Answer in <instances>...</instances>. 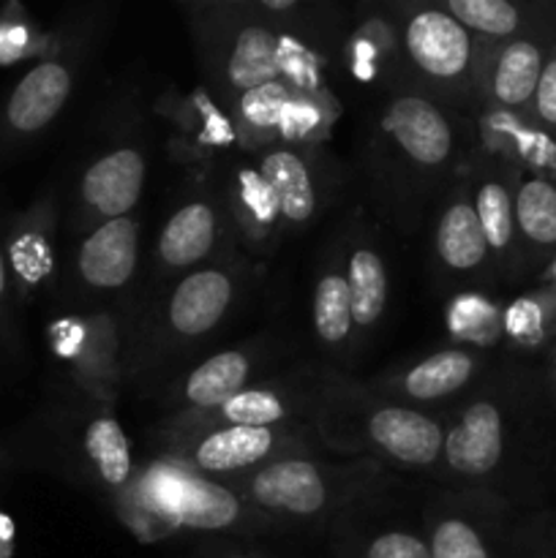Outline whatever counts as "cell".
<instances>
[{"mask_svg":"<svg viewBox=\"0 0 556 558\" xmlns=\"http://www.w3.org/2000/svg\"><path fill=\"white\" fill-rule=\"evenodd\" d=\"M5 292H9V267H5V256L0 251V311H3Z\"/></svg>","mask_w":556,"mask_h":558,"instance_id":"31","label":"cell"},{"mask_svg":"<svg viewBox=\"0 0 556 558\" xmlns=\"http://www.w3.org/2000/svg\"><path fill=\"white\" fill-rule=\"evenodd\" d=\"M534 109L543 123L556 129V54L548 63H543V74H540L537 90H534Z\"/></svg>","mask_w":556,"mask_h":558,"instance_id":"29","label":"cell"},{"mask_svg":"<svg viewBox=\"0 0 556 558\" xmlns=\"http://www.w3.org/2000/svg\"><path fill=\"white\" fill-rule=\"evenodd\" d=\"M229 82L238 90H256L270 85L278 76V41L265 27H245L234 38L232 58H229Z\"/></svg>","mask_w":556,"mask_h":558,"instance_id":"13","label":"cell"},{"mask_svg":"<svg viewBox=\"0 0 556 558\" xmlns=\"http://www.w3.org/2000/svg\"><path fill=\"white\" fill-rule=\"evenodd\" d=\"M145 185V161L136 150H114L93 163L82 180V196L101 216L120 218L136 205Z\"/></svg>","mask_w":556,"mask_h":558,"instance_id":"4","label":"cell"},{"mask_svg":"<svg viewBox=\"0 0 556 558\" xmlns=\"http://www.w3.org/2000/svg\"><path fill=\"white\" fill-rule=\"evenodd\" d=\"M314 325L322 341L338 343L352 327V303L349 287L341 276L322 278L314 298Z\"/></svg>","mask_w":556,"mask_h":558,"instance_id":"22","label":"cell"},{"mask_svg":"<svg viewBox=\"0 0 556 558\" xmlns=\"http://www.w3.org/2000/svg\"><path fill=\"white\" fill-rule=\"evenodd\" d=\"M371 436L382 450L403 463H434L439 456L445 436L439 425L420 412L409 409H382L371 417Z\"/></svg>","mask_w":556,"mask_h":558,"instance_id":"8","label":"cell"},{"mask_svg":"<svg viewBox=\"0 0 556 558\" xmlns=\"http://www.w3.org/2000/svg\"><path fill=\"white\" fill-rule=\"evenodd\" d=\"M221 412L229 423L240 425V428H267V425L283 417V403L270 392L249 390L238 392L232 401L223 403Z\"/></svg>","mask_w":556,"mask_h":558,"instance_id":"25","label":"cell"},{"mask_svg":"<svg viewBox=\"0 0 556 558\" xmlns=\"http://www.w3.org/2000/svg\"><path fill=\"white\" fill-rule=\"evenodd\" d=\"M14 554V523L0 512V558H11Z\"/></svg>","mask_w":556,"mask_h":558,"instance_id":"30","label":"cell"},{"mask_svg":"<svg viewBox=\"0 0 556 558\" xmlns=\"http://www.w3.org/2000/svg\"><path fill=\"white\" fill-rule=\"evenodd\" d=\"M136 265V227L129 218H112L85 240L80 272L93 287H120Z\"/></svg>","mask_w":556,"mask_h":558,"instance_id":"5","label":"cell"},{"mask_svg":"<svg viewBox=\"0 0 556 558\" xmlns=\"http://www.w3.org/2000/svg\"><path fill=\"white\" fill-rule=\"evenodd\" d=\"M518 227L540 245L556 243V189L548 180H529L518 191Z\"/></svg>","mask_w":556,"mask_h":558,"instance_id":"21","label":"cell"},{"mask_svg":"<svg viewBox=\"0 0 556 558\" xmlns=\"http://www.w3.org/2000/svg\"><path fill=\"white\" fill-rule=\"evenodd\" d=\"M245 376H249V363H245L243 354H216V357L202 363L200 368L191 374V379L185 381V396H189V401L196 403V407H223V403L232 401V398L238 396Z\"/></svg>","mask_w":556,"mask_h":558,"instance_id":"16","label":"cell"},{"mask_svg":"<svg viewBox=\"0 0 556 558\" xmlns=\"http://www.w3.org/2000/svg\"><path fill=\"white\" fill-rule=\"evenodd\" d=\"M431 558H488L483 539L463 521H445L431 539Z\"/></svg>","mask_w":556,"mask_h":558,"instance_id":"26","label":"cell"},{"mask_svg":"<svg viewBox=\"0 0 556 558\" xmlns=\"http://www.w3.org/2000/svg\"><path fill=\"white\" fill-rule=\"evenodd\" d=\"M385 129L418 163L434 167L450 156L452 131L439 109L423 98H398L385 114Z\"/></svg>","mask_w":556,"mask_h":558,"instance_id":"2","label":"cell"},{"mask_svg":"<svg viewBox=\"0 0 556 558\" xmlns=\"http://www.w3.org/2000/svg\"><path fill=\"white\" fill-rule=\"evenodd\" d=\"M71 93V74L65 65L38 63L27 71L5 101V125L16 134H33L52 123Z\"/></svg>","mask_w":556,"mask_h":558,"instance_id":"1","label":"cell"},{"mask_svg":"<svg viewBox=\"0 0 556 558\" xmlns=\"http://www.w3.org/2000/svg\"><path fill=\"white\" fill-rule=\"evenodd\" d=\"M414 63L431 76H456L469 63V36L445 11H423L407 27Z\"/></svg>","mask_w":556,"mask_h":558,"instance_id":"3","label":"cell"},{"mask_svg":"<svg viewBox=\"0 0 556 558\" xmlns=\"http://www.w3.org/2000/svg\"><path fill=\"white\" fill-rule=\"evenodd\" d=\"M174 521L194 529H223L238 521V501L218 485L189 480L174 494Z\"/></svg>","mask_w":556,"mask_h":558,"instance_id":"14","label":"cell"},{"mask_svg":"<svg viewBox=\"0 0 556 558\" xmlns=\"http://www.w3.org/2000/svg\"><path fill=\"white\" fill-rule=\"evenodd\" d=\"M472 371L474 363L467 352H442L420 363L414 371H409L403 387L412 398L431 401V398H442L467 385Z\"/></svg>","mask_w":556,"mask_h":558,"instance_id":"19","label":"cell"},{"mask_svg":"<svg viewBox=\"0 0 556 558\" xmlns=\"http://www.w3.org/2000/svg\"><path fill=\"white\" fill-rule=\"evenodd\" d=\"M543 58L532 41H512L501 52L494 74V96L507 107H521L537 90Z\"/></svg>","mask_w":556,"mask_h":558,"instance_id":"17","label":"cell"},{"mask_svg":"<svg viewBox=\"0 0 556 558\" xmlns=\"http://www.w3.org/2000/svg\"><path fill=\"white\" fill-rule=\"evenodd\" d=\"M447 461L463 474H485L501 458V417L491 403H474L445 441Z\"/></svg>","mask_w":556,"mask_h":558,"instance_id":"7","label":"cell"},{"mask_svg":"<svg viewBox=\"0 0 556 558\" xmlns=\"http://www.w3.org/2000/svg\"><path fill=\"white\" fill-rule=\"evenodd\" d=\"M450 16L488 36H507L518 27V11L507 0H450Z\"/></svg>","mask_w":556,"mask_h":558,"instance_id":"23","label":"cell"},{"mask_svg":"<svg viewBox=\"0 0 556 558\" xmlns=\"http://www.w3.org/2000/svg\"><path fill=\"white\" fill-rule=\"evenodd\" d=\"M289 107V93L281 82H270L243 96V114L259 129H270L281 120L283 109Z\"/></svg>","mask_w":556,"mask_h":558,"instance_id":"27","label":"cell"},{"mask_svg":"<svg viewBox=\"0 0 556 558\" xmlns=\"http://www.w3.org/2000/svg\"><path fill=\"white\" fill-rule=\"evenodd\" d=\"M436 248H439L442 259L456 270H472L480 265L488 251V240H485L480 218L474 207L469 205H452L445 213L436 232Z\"/></svg>","mask_w":556,"mask_h":558,"instance_id":"15","label":"cell"},{"mask_svg":"<svg viewBox=\"0 0 556 558\" xmlns=\"http://www.w3.org/2000/svg\"><path fill=\"white\" fill-rule=\"evenodd\" d=\"M349 303H352V322L360 327L374 325L385 311L387 276L379 256L371 251H358L349 262Z\"/></svg>","mask_w":556,"mask_h":558,"instance_id":"18","label":"cell"},{"mask_svg":"<svg viewBox=\"0 0 556 558\" xmlns=\"http://www.w3.org/2000/svg\"><path fill=\"white\" fill-rule=\"evenodd\" d=\"M213 234H216V218L207 205H189L174 213L161 232V251L164 262L174 267L200 262L210 251Z\"/></svg>","mask_w":556,"mask_h":558,"instance_id":"11","label":"cell"},{"mask_svg":"<svg viewBox=\"0 0 556 558\" xmlns=\"http://www.w3.org/2000/svg\"><path fill=\"white\" fill-rule=\"evenodd\" d=\"M262 178L270 189L273 202L289 221H305L311 218L316 205L314 185H311L309 169L294 153L278 150L270 153L262 163Z\"/></svg>","mask_w":556,"mask_h":558,"instance_id":"10","label":"cell"},{"mask_svg":"<svg viewBox=\"0 0 556 558\" xmlns=\"http://www.w3.org/2000/svg\"><path fill=\"white\" fill-rule=\"evenodd\" d=\"M267 9H292V3H287V0H270V3H267Z\"/></svg>","mask_w":556,"mask_h":558,"instance_id":"32","label":"cell"},{"mask_svg":"<svg viewBox=\"0 0 556 558\" xmlns=\"http://www.w3.org/2000/svg\"><path fill=\"white\" fill-rule=\"evenodd\" d=\"M273 447V434L267 428H240L232 425L227 430L207 436L196 450V463L205 472H232L265 458Z\"/></svg>","mask_w":556,"mask_h":558,"instance_id":"12","label":"cell"},{"mask_svg":"<svg viewBox=\"0 0 556 558\" xmlns=\"http://www.w3.org/2000/svg\"><path fill=\"white\" fill-rule=\"evenodd\" d=\"M229 298H232V283L223 272H194L174 289L169 319L183 336H200V332H207L221 319Z\"/></svg>","mask_w":556,"mask_h":558,"instance_id":"9","label":"cell"},{"mask_svg":"<svg viewBox=\"0 0 556 558\" xmlns=\"http://www.w3.org/2000/svg\"><path fill=\"white\" fill-rule=\"evenodd\" d=\"M85 447L90 461L96 463L98 474H101L107 483L120 485L129 480L131 474V452H129V439H125L123 428L114 423L112 417H101L96 423H90L85 434Z\"/></svg>","mask_w":556,"mask_h":558,"instance_id":"20","label":"cell"},{"mask_svg":"<svg viewBox=\"0 0 556 558\" xmlns=\"http://www.w3.org/2000/svg\"><path fill=\"white\" fill-rule=\"evenodd\" d=\"M368 558H431V550L412 534H382L371 543Z\"/></svg>","mask_w":556,"mask_h":558,"instance_id":"28","label":"cell"},{"mask_svg":"<svg viewBox=\"0 0 556 558\" xmlns=\"http://www.w3.org/2000/svg\"><path fill=\"white\" fill-rule=\"evenodd\" d=\"M251 494L259 505L292 512V515H311L322 510L327 496L319 472L305 461L273 463L265 472L256 474Z\"/></svg>","mask_w":556,"mask_h":558,"instance_id":"6","label":"cell"},{"mask_svg":"<svg viewBox=\"0 0 556 558\" xmlns=\"http://www.w3.org/2000/svg\"><path fill=\"white\" fill-rule=\"evenodd\" d=\"M478 218L491 248H505L512 238V205L505 185L485 183L478 194Z\"/></svg>","mask_w":556,"mask_h":558,"instance_id":"24","label":"cell"}]
</instances>
